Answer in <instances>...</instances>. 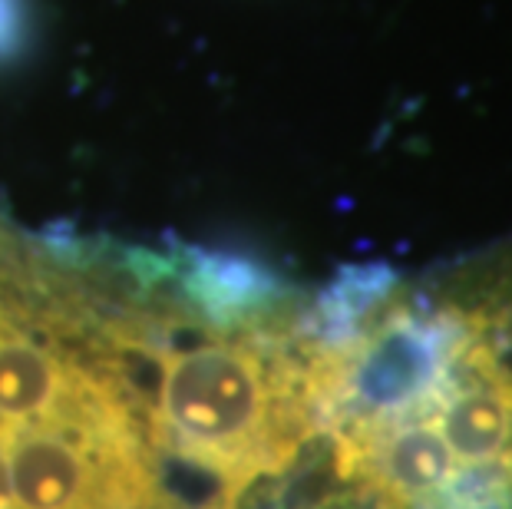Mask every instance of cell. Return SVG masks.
<instances>
[{"label":"cell","mask_w":512,"mask_h":509,"mask_svg":"<svg viewBox=\"0 0 512 509\" xmlns=\"http://www.w3.org/2000/svg\"><path fill=\"white\" fill-rule=\"evenodd\" d=\"M337 509H512V232L318 291Z\"/></svg>","instance_id":"obj_1"},{"label":"cell","mask_w":512,"mask_h":509,"mask_svg":"<svg viewBox=\"0 0 512 509\" xmlns=\"http://www.w3.org/2000/svg\"><path fill=\"white\" fill-rule=\"evenodd\" d=\"M20 27H24V17H20V0H0V53L17 47Z\"/></svg>","instance_id":"obj_2"}]
</instances>
